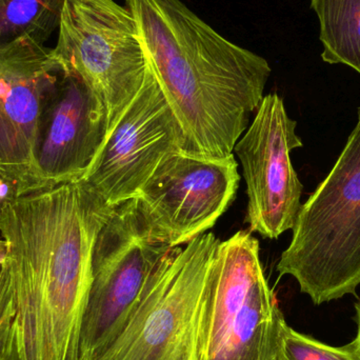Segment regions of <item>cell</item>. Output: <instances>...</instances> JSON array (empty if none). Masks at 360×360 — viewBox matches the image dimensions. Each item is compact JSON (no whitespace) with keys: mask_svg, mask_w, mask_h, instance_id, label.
Instances as JSON below:
<instances>
[{"mask_svg":"<svg viewBox=\"0 0 360 360\" xmlns=\"http://www.w3.org/2000/svg\"><path fill=\"white\" fill-rule=\"evenodd\" d=\"M6 245L4 243V239L0 238V262H4V257H6Z\"/></svg>","mask_w":360,"mask_h":360,"instance_id":"d6986e66","label":"cell"},{"mask_svg":"<svg viewBox=\"0 0 360 360\" xmlns=\"http://www.w3.org/2000/svg\"><path fill=\"white\" fill-rule=\"evenodd\" d=\"M355 310H356V323H357V336L355 338L357 346H359L360 350V300L359 302L355 304Z\"/></svg>","mask_w":360,"mask_h":360,"instance_id":"ac0fdd59","label":"cell"},{"mask_svg":"<svg viewBox=\"0 0 360 360\" xmlns=\"http://www.w3.org/2000/svg\"><path fill=\"white\" fill-rule=\"evenodd\" d=\"M219 239L203 233L171 248L116 340L96 360H202L210 281Z\"/></svg>","mask_w":360,"mask_h":360,"instance_id":"277c9868","label":"cell"},{"mask_svg":"<svg viewBox=\"0 0 360 360\" xmlns=\"http://www.w3.org/2000/svg\"><path fill=\"white\" fill-rule=\"evenodd\" d=\"M285 323L264 275L259 241L248 231L220 241L203 323L202 360H275Z\"/></svg>","mask_w":360,"mask_h":360,"instance_id":"5b68a950","label":"cell"},{"mask_svg":"<svg viewBox=\"0 0 360 360\" xmlns=\"http://www.w3.org/2000/svg\"><path fill=\"white\" fill-rule=\"evenodd\" d=\"M277 264L316 306L356 295L360 285V107L335 166L302 205Z\"/></svg>","mask_w":360,"mask_h":360,"instance_id":"3957f363","label":"cell"},{"mask_svg":"<svg viewBox=\"0 0 360 360\" xmlns=\"http://www.w3.org/2000/svg\"><path fill=\"white\" fill-rule=\"evenodd\" d=\"M275 360H360V350L355 340L346 346H328L285 323Z\"/></svg>","mask_w":360,"mask_h":360,"instance_id":"9a60e30c","label":"cell"},{"mask_svg":"<svg viewBox=\"0 0 360 360\" xmlns=\"http://www.w3.org/2000/svg\"><path fill=\"white\" fill-rule=\"evenodd\" d=\"M53 52L103 105L109 135L150 71L130 11L115 0H65Z\"/></svg>","mask_w":360,"mask_h":360,"instance_id":"8992f818","label":"cell"},{"mask_svg":"<svg viewBox=\"0 0 360 360\" xmlns=\"http://www.w3.org/2000/svg\"><path fill=\"white\" fill-rule=\"evenodd\" d=\"M296 126L283 99L272 93L235 145L247 184L250 230L264 238L292 230L302 207V184L291 162V152L302 147Z\"/></svg>","mask_w":360,"mask_h":360,"instance_id":"9c48e42d","label":"cell"},{"mask_svg":"<svg viewBox=\"0 0 360 360\" xmlns=\"http://www.w3.org/2000/svg\"><path fill=\"white\" fill-rule=\"evenodd\" d=\"M239 180L234 155L210 160L179 150L160 162L135 198L154 232L169 247H179L215 226Z\"/></svg>","mask_w":360,"mask_h":360,"instance_id":"ba28073f","label":"cell"},{"mask_svg":"<svg viewBox=\"0 0 360 360\" xmlns=\"http://www.w3.org/2000/svg\"><path fill=\"white\" fill-rule=\"evenodd\" d=\"M14 298L10 278L0 266V360H19L15 338Z\"/></svg>","mask_w":360,"mask_h":360,"instance_id":"2e32d148","label":"cell"},{"mask_svg":"<svg viewBox=\"0 0 360 360\" xmlns=\"http://www.w3.org/2000/svg\"><path fill=\"white\" fill-rule=\"evenodd\" d=\"M107 136L103 105L79 78L63 71L38 120L35 165L42 186L84 179Z\"/></svg>","mask_w":360,"mask_h":360,"instance_id":"8fae6325","label":"cell"},{"mask_svg":"<svg viewBox=\"0 0 360 360\" xmlns=\"http://www.w3.org/2000/svg\"><path fill=\"white\" fill-rule=\"evenodd\" d=\"M170 249L154 232L136 198L114 207L93 251L80 360H96L120 335L148 278Z\"/></svg>","mask_w":360,"mask_h":360,"instance_id":"52a82bcc","label":"cell"},{"mask_svg":"<svg viewBox=\"0 0 360 360\" xmlns=\"http://www.w3.org/2000/svg\"><path fill=\"white\" fill-rule=\"evenodd\" d=\"M319 21L321 58L360 74V0H311Z\"/></svg>","mask_w":360,"mask_h":360,"instance_id":"4fadbf2b","label":"cell"},{"mask_svg":"<svg viewBox=\"0 0 360 360\" xmlns=\"http://www.w3.org/2000/svg\"><path fill=\"white\" fill-rule=\"evenodd\" d=\"M41 188V186L15 167L0 164V212L8 201Z\"/></svg>","mask_w":360,"mask_h":360,"instance_id":"e0dca14e","label":"cell"},{"mask_svg":"<svg viewBox=\"0 0 360 360\" xmlns=\"http://www.w3.org/2000/svg\"><path fill=\"white\" fill-rule=\"evenodd\" d=\"M2 262H0V266H1Z\"/></svg>","mask_w":360,"mask_h":360,"instance_id":"44dd1931","label":"cell"},{"mask_svg":"<svg viewBox=\"0 0 360 360\" xmlns=\"http://www.w3.org/2000/svg\"><path fill=\"white\" fill-rule=\"evenodd\" d=\"M113 210L82 179L31 191L2 207L1 266L14 298L19 360H80L93 251Z\"/></svg>","mask_w":360,"mask_h":360,"instance_id":"6da1fadb","label":"cell"},{"mask_svg":"<svg viewBox=\"0 0 360 360\" xmlns=\"http://www.w3.org/2000/svg\"><path fill=\"white\" fill-rule=\"evenodd\" d=\"M63 68L48 48L31 37L0 41V152L41 188L35 165L40 112Z\"/></svg>","mask_w":360,"mask_h":360,"instance_id":"7c38bea8","label":"cell"},{"mask_svg":"<svg viewBox=\"0 0 360 360\" xmlns=\"http://www.w3.org/2000/svg\"><path fill=\"white\" fill-rule=\"evenodd\" d=\"M2 162H4V164H6V162H4V160H2L1 152H0V164H2Z\"/></svg>","mask_w":360,"mask_h":360,"instance_id":"ffe728a7","label":"cell"},{"mask_svg":"<svg viewBox=\"0 0 360 360\" xmlns=\"http://www.w3.org/2000/svg\"><path fill=\"white\" fill-rule=\"evenodd\" d=\"M150 70L172 109L184 152L234 155L264 95L270 65L226 39L181 0H124Z\"/></svg>","mask_w":360,"mask_h":360,"instance_id":"7a4b0ae2","label":"cell"},{"mask_svg":"<svg viewBox=\"0 0 360 360\" xmlns=\"http://www.w3.org/2000/svg\"><path fill=\"white\" fill-rule=\"evenodd\" d=\"M184 148L181 128L150 70L82 180L115 207L135 198L160 162Z\"/></svg>","mask_w":360,"mask_h":360,"instance_id":"30bf717a","label":"cell"},{"mask_svg":"<svg viewBox=\"0 0 360 360\" xmlns=\"http://www.w3.org/2000/svg\"><path fill=\"white\" fill-rule=\"evenodd\" d=\"M65 0H0V41L31 37L39 44L58 29Z\"/></svg>","mask_w":360,"mask_h":360,"instance_id":"5bb4252c","label":"cell"}]
</instances>
